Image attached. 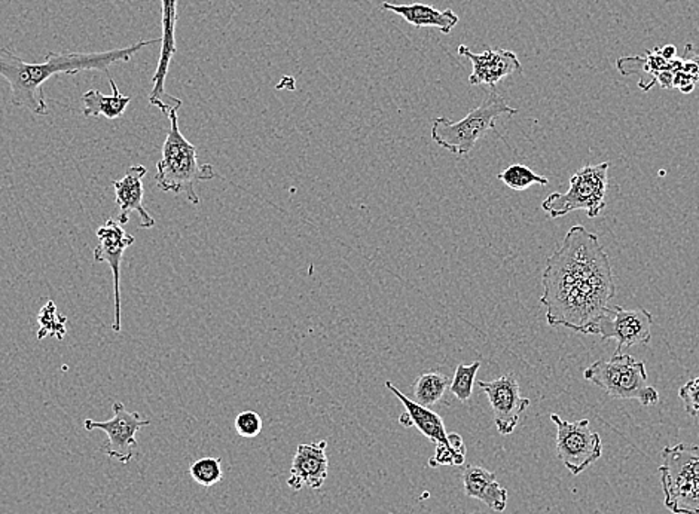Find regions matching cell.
Returning a JSON list of instances; mask_svg holds the SVG:
<instances>
[{
    "mask_svg": "<svg viewBox=\"0 0 699 514\" xmlns=\"http://www.w3.org/2000/svg\"><path fill=\"white\" fill-rule=\"evenodd\" d=\"M551 420L556 425V457L573 476H579L602 458L603 440L591 430L588 420H561L553 413Z\"/></svg>",
    "mask_w": 699,
    "mask_h": 514,
    "instance_id": "ba28073f",
    "label": "cell"
},
{
    "mask_svg": "<svg viewBox=\"0 0 699 514\" xmlns=\"http://www.w3.org/2000/svg\"><path fill=\"white\" fill-rule=\"evenodd\" d=\"M464 494L469 499L483 501L488 509L495 513H502L506 509L507 490L497 482V476L481 466L469 464L464 467L462 474Z\"/></svg>",
    "mask_w": 699,
    "mask_h": 514,
    "instance_id": "e0dca14e",
    "label": "cell"
},
{
    "mask_svg": "<svg viewBox=\"0 0 699 514\" xmlns=\"http://www.w3.org/2000/svg\"><path fill=\"white\" fill-rule=\"evenodd\" d=\"M497 179L514 191H525L533 184L546 186L549 183L546 177L540 176L537 173L533 172L532 168L525 167L523 163H514L511 167H507L506 170L500 173Z\"/></svg>",
    "mask_w": 699,
    "mask_h": 514,
    "instance_id": "7402d4cb",
    "label": "cell"
},
{
    "mask_svg": "<svg viewBox=\"0 0 699 514\" xmlns=\"http://www.w3.org/2000/svg\"><path fill=\"white\" fill-rule=\"evenodd\" d=\"M518 114V109L511 107L504 98L491 86L488 95L478 107L460 119L451 121L445 116H438L432 123V139L438 146L451 153L464 156L474 151V144L483 139L488 131H495V121L507 114ZM497 133V131H495Z\"/></svg>",
    "mask_w": 699,
    "mask_h": 514,
    "instance_id": "277c9868",
    "label": "cell"
},
{
    "mask_svg": "<svg viewBox=\"0 0 699 514\" xmlns=\"http://www.w3.org/2000/svg\"><path fill=\"white\" fill-rule=\"evenodd\" d=\"M584 378L616 400H637L644 408L659 401L656 388L647 385L646 364L630 354L597 360L585 369Z\"/></svg>",
    "mask_w": 699,
    "mask_h": 514,
    "instance_id": "8992f818",
    "label": "cell"
},
{
    "mask_svg": "<svg viewBox=\"0 0 699 514\" xmlns=\"http://www.w3.org/2000/svg\"><path fill=\"white\" fill-rule=\"evenodd\" d=\"M114 418L105 422L97 420H84V429L86 431L93 430H102L107 434V457L115 458L123 464H127L135 458V450H137V440L135 434L147 425H151V420H144L137 412H128L125 406L121 401H115L112 406Z\"/></svg>",
    "mask_w": 699,
    "mask_h": 514,
    "instance_id": "30bf717a",
    "label": "cell"
},
{
    "mask_svg": "<svg viewBox=\"0 0 699 514\" xmlns=\"http://www.w3.org/2000/svg\"><path fill=\"white\" fill-rule=\"evenodd\" d=\"M189 474L195 483L205 488L216 485L224 478L221 458L205 457L196 460L189 467Z\"/></svg>",
    "mask_w": 699,
    "mask_h": 514,
    "instance_id": "d4e9b609",
    "label": "cell"
},
{
    "mask_svg": "<svg viewBox=\"0 0 699 514\" xmlns=\"http://www.w3.org/2000/svg\"><path fill=\"white\" fill-rule=\"evenodd\" d=\"M161 14H163V37H161L160 58L156 65L155 74H154V86H152L151 94H149V103L152 106L158 107L165 116L170 112L182 107V100L168 94L165 91V79H167L168 69L173 57L176 55V21H177V0H160Z\"/></svg>",
    "mask_w": 699,
    "mask_h": 514,
    "instance_id": "7c38bea8",
    "label": "cell"
},
{
    "mask_svg": "<svg viewBox=\"0 0 699 514\" xmlns=\"http://www.w3.org/2000/svg\"><path fill=\"white\" fill-rule=\"evenodd\" d=\"M664 504L671 514H699V446L679 443L661 452Z\"/></svg>",
    "mask_w": 699,
    "mask_h": 514,
    "instance_id": "5b68a950",
    "label": "cell"
},
{
    "mask_svg": "<svg viewBox=\"0 0 699 514\" xmlns=\"http://www.w3.org/2000/svg\"><path fill=\"white\" fill-rule=\"evenodd\" d=\"M235 431L238 436L245 437V439H254V437L259 436L264 427L261 415L255 410H245V412L238 413L234 422Z\"/></svg>",
    "mask_w": 699,
    "mask_h": 514,
    "instance_id": "4316f807",
    "label": "cell"
},
{
    "mask_svg": "<svg viewBox=\"0 0 699 514\" xmlns=\"http://www.w3.org/2000/svg\"><path fill=\"white\" fill-rule=\"evenodd\" d=\"M478 387L485 392L490 401L495 429L502 436L514 433L520 417L530 408V399L521 396V388L514 371L500 376L497 380L479 381Z\"/></svg>",
    "mask_w": 699,
    "mask_h": 514,
    "instance_id": "8fae6325",
    "label": "cell"
},
{
    "mask_svg": "<svg viewBox=\"0 0 699 514\" xmlns=\"http://www.w3.org/2000/svg\"><path fill=\"white\" fill-rule=\"evenodd\" d=\"M481 368V361H474L472 364L460 363L455 369L454 378L451 381L450 391L457 400L466 403L474 392V376Z\"/></svg>",
    "mask_w": 699,
    "mask_h": 514,
    "instance_id": "cb8c5ba5",
    "label": "cell"
},
{
    "mask_svg": "<svg viewBox=\"0 0 699 514\" xmlns=\"http://www.w3.org/2000/svg\"><path fill=\"white\" fill-rule=\"evenodd\" d=\"M654 319L644 308L625 310L616 305L607 308L595 321L589 326L586 335L602 336L603 341L614 339L618 342L614 354H624L626 348L651 342V327Z\"/></svg>",
    "mask_w": 699,
    "mask_h": 514,
    "instance_id": "9c48e42d",
    "label": "cell"
},
{
    "mask_svg": "<svg viewBox=\"0 0 699 514\" xmlns=\"http://www.w3.org/2000/svg\"><path fill=\"white\" fill-rule=\"evenodd\" d=\"M466 461V445L462 436L457 433L448 434V443L438 446L434 457L430 458V467L463 466Z\"/></svg>",
    "mask_w": 699,
    "mask_h": 514,
    "instance_id": "603a6c76",
    "label": "cell"
},
{
    "mask_svg": "<svg viewBox=\"0 0 699 514\" xmlns=\"http://www.w3.org/2000/svg\"><path fill=\"white\" fill-rule=\"evenodd\" d=\"M679 396L692 418H699V376L680 388Z\"/></svg>",
    "mask_w": 699,
    "mask_h": 514,
    "instance_id": "83f0119b",
    "label": "cell"
},
{
    "mask_svg": "<svg viewBox=\"0 0 699 514\" xmlns=\"http://www.w3.org/2000/svg\"><path fill=\"white\" fill-rule=\"evenodd\" d=\"M179 109L168 114L170 130L161 149L160 163H156V186L163 193H184L189 203L200 204L196 186L201 182L212 180L216 173L210 163H198L196 147L188 139H185L179 130Z\"/></svg>",
    "mask_w": 699,
    "mask_h": 514,
    "instance_id": "3957f363",
    "label": "cell"
},
{
    "mask_svg": "<svg viewBox=\"0 0 699 514\" xmlns=\"http://www.w3.org/2000/svg\"><path fill=\"white\" fill-rule=\"evenodd\" d=\"M609 163L586 165L570 179L565 193H554L542 203V209L554 219L585 210L591 219L605 209V195L609 186Z\"/></svg>",
    "mask_w": 699,
    "mask_h": 514,
    "instance_id": "52a82bcc",
    "label": "cell"
},
{
    "mask_svg": "<svg viewBox=\"0 0 699 514\" xmlns=\"http://www.w3.org/2000/svg\"><path fill=\"white\" fill-rule=\"evenodd\" d=\"M549 326H564L586 335L589 326L609 308L616 294L609 256L595 233L577 225L548 257L542 273Z\"/></svg>",
    "mask_w": 699,
    "mask_h": 514,
    "instance_id": "6da1fadb",
    "label": "cell"
},
{
    "mask_svg": "<svg viewBox=\"0 0 699 514\" xmlns=\"http://www.w3.org/2000/svg\"><path fill=\"white\" fill-rule=\"evenodd\" d=\"M663 57L667 58V60H671V58L675 57V46H673V45L664 46Z\"/></svg>",
    "mask_w": 699,
    "mask_h": 514,
    "instance_id": "f1b7e54d",
    "label": "cell"
},
{
    "mask_svg": "<svg viewBox=\"0 0 699 514\" xmlns=\"http://www.w3.org/2000/svg\"><path fill=\"white\" fill-rule=\"evenodd\" d=\"M385 387L389 388L390 391L405 406V412L408 413L411 424L423 436L427 437L432 443L436 445V448L448 443V433H446L445 424H444L441 415L434 412L430 408H424L422 404L411 400L404 392L399 391L390 381L385 382Z\"/></svg>",
    "mask_w": 699,
    "mask_h": 514,
    "instance_id": "d6986e66",
    "label": "cell"
},
{
    "mask_svg": "<svg viewBox=\"0 0 699 514\" xmlns=\"http://www.w3.org/2000/svg\"><path fill=\"white\" fill-rule=\"evenodd\" d=\"M458 54L469 58L474 65L469 84L471 85L495 86L511 74H521L523 64L515 53L507 49H485L484 53L474 54L466 45L458 46Z\"/></svg>",
    "mask_w": 699,
    "mask_h": 514,
    "instance_id": "5bb4252c",
    "label": "cell"
},
{
    "mask_svg": "<svg viewBox=\"0 0 699 514\" xmlns=\"http://www.w3.org/2000/svg\"><path fill=\"white\" fill-rule=\"evenodd\" d=\"M327 441L304 443L296 448L292 461L291 478L287 485L294 490H301L304 486L310 489H320L327 479L329 460L326 455Z\"/></svg>",
    "mask_w": 699,
    "mask_h": 514,
    "instance_id": "9a60e30c",
    "label": "cell"
},
{
    "mask_svg": "<svg viewBox=\"0 0 699 514\" xmlns=\"http://www.w3.org/2000/svg\"><path fill=\"white\" fill-rule=\"evenodd\" d=\"M146 174V167L133 165L125 172L123 179L115 180V201L119 212L116 221L121 225L127 223L131 213H137L140 216V228L149 229L155 226V219L147 213L144 205V179Z\"/></svg>",
    "mask_w": 699,
    "mask_h": 514,
    "instance_id": "2e32d148",
    "label": "cell"
},
{
    "mask_svg": "<svg viewBox=\"0 0 699 514\" xmlns=\"http://www.w3.org/2000/svg\"><path fill=\"white\" fill-rule=\"evenodd\" d=\"M154 44H161V37L103 53H48L45 62L39 64L25 62L8 46H2L0 76L9 84L13 106L27 109L37 116H45L49 109L44 84L48 79L58 74L75 76L81 72H102L107 74L112 65L130 62L133 55Z\"/></svg>",
    "mask_w": 699,
    "mask_h": 514,
    "instance_id": "7a4b0ae2",
    "label": "cell"
},
{
    "mask_svg": "<svg viewBox=\"0 0 699 514\" xmlns=\"http://www.w3.org/2000/svg\"><path fill=\"white\" fill-rule=\"evenodd\" d=\"M65 319L57 314V308L54 305V302L46 303L42 308L41 314H39V324H41V331L37 333V339L45 338L46 335L55 336L57 339H63L65 335Z\"/></svg>",
    "mask_w": 699,
    "mask_h": 514,
    "instance_id": "484cf974",
    "label": "cell"
},
{
    "mask_svg": "<svg viewBox=\"0 0 699 514\" xmlns=\"http://www.w3.org/2000/svg\"><path fill=\"white\" fill-rule=\"evenodd\" d=\"M381 8L390 13L401 15L408 25L422 29V27H434L444 35H448L458 25L457 14L453 9L439 11L434 6L424 4L397 5L392 2H383Z\"/></svg>",
    "mask_w": 699,
    "mask_h": 514,
    "instance_id": "ac0fdd59",
    "label": "cell"
},
{
    "mask_svg": "<svg viewBox=\"0 0 699 514\" xmlns=\"http://www.w3.org/2000/svg\"><path fill=\"white\" fill-rule=\"evenodd\" d=\"M109 84L112 86V94L105 95L102 91L90 90L82 95V114L85 118L118 119L125 114L128 104L131 103L130 95L119 93V88L114 79L109 76Z\"/></svg>",
    "mask_w": 699,
    "mask_h": 514,
    "instance_id": "ffe728a7",
    "label": "cell"
},
{
    "mask_svg": "<svg viewBox=\"0 0 699 514\" xmlns=\"http://www.w3.org/2000/svg\"><path fill=\"white\" fill-rule=\"evenodd\" d=\"M451 380L446 373L439 371H424L414 381L413 399L415 403L422 404L424 408H432L445 396L446 390H450Z\"/></svg>",
    "mask_w": 699,
    "mask_h": 514,
    "instance_id": "44dd1931",
    "label": "cell"
},
{
    "mask_svg": "<svg viewBox=\"0 0 699 514\" xmlns=\"http://www.w3.org/2000/svg\"><path fill=\"white\" fill-rule=\"evenodd\" d=\"M98 247L95 250V262H106L114 275L115 314L114 331H121V262L124 253L135 238L125 232L116 219H106L105 225L97 231Z\"/></svg>",
    "mask_w": 699,
    "mask_h": 514,
    "instance_id": "4fadbf2b",
    "label": "cell"
}]
</instances>
